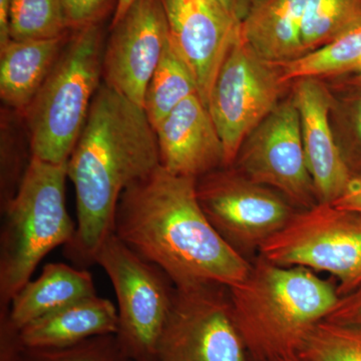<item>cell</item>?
I'll list each match as a JSON object with an SVG mask.
<instances>
[{"label": "cell", "instance_id": "cell-1", "mask_svg": "<svg viewBox=\"0 0 361 361\" xmlns=\"http://www.w3.org/2000/svg\"><path fill=\"white\" fill-rule=\"evenodd\" d=\"M160 166L156 130L146 111L101 84L66 163L75 187L78 224L65 253L77 267L96 264L99 248L115 234L123 192Z\"/></svg>", "mask_w": 361, "mask_h": 361}, {"label": "cell", "instance_id": "cell-2", "mask_svg": "<svg viewBox=\"0 0 361 361\" xmlns=\"http://www.w3.org/2000/svg\"><path fill=\"white\" fill-rule=\"evenodd\" d=\"M114 233L163 270L176 288L234 286L251 269L252 262L226 243L206 217L196 180L161 166L123 192Z\"/></svg>", "mask_w": 361, "mask_h": 361}, {"label": "cell", "instance_id": "cell-3", "mask_svg": "<svg viewBox=\"0 0 361 361\" xmlns=\"http://www.w3.org/2000/svg\"><path fill=\"white\" fill-rule=\"evenodd\" d=\"M233 317L252 361L299 355L306 337L334 310L337 284L300 266L258 255L243 281L227 287Z\"/></svg>", "mask_w": 361, "mask_h": 361}, {"label": "cell", "instance_id": "cell-4", "mask_svg": "<svg viewBox=\"0 0 361 361\" xmlns=\"http://www.w3.org/2000/svg\"><path fill=\"white\" fill-rule=\"evenodd\" d=\"M66 163L32 157L18 191L1 207L0 307H8L42 259L66 246L77 225L66 207Z\"/></svg>", "mask_w": 361, "mask_h": 361}, {"label": "cell", "instance_id": "cell-5", "mask_svg": "<svg viewBox=\"0 0 361 361\" xmlns=\"http://www.w3.org/2000/svg\"><path fill=\"white\" fill-rule=\"evenodd\" d=\"M103 56L102 23L71 32L44 84L23 113L32 157L52 164L68 163L101 85Z\"/></svg>", "mask_w": 361, "mask_h": 361}, {"label": "cell", "instance_id": "cell-6", "mask_svg": "<svg viewBox=\"0 0 361 361\" xmlns=\"http://www.w3.org/2000/svg\"><path fill=\"white\" fill-rule=\"evenodd\" d=\"M96 264L110 278L118 300V341L133 361H158L159 343L176 287L158 266L115 234L99 248Z\"/></svg>", "mask_w": 361, "mask_h": 361}, {"label": "cell", "instance_id": "cell-7", "mask_svg": "<svg viewBox=\"0 0 361 361\" xmlns=\"http://www.w3.org/2000/svg\"><path fill=\"white\" fill-rule=\"evenodd\" d=\"M258 255L329 273L337 280L339 296L345 295L361 284V216L332 204L298 210Z\"/></svg>", "mask_w": 361, "mask_h": 361}, {"label": "cell", "instance_id": "cell-8", "mask_svg": "<svg viewBox=\"0 0 361 361\" xmlns=\"http://www.w3.org/2000/svg\"><path fill=\"white\" fill-rule=\"evenodd\" d=\"M196 190L216 231L244 257L259 253L298 211L281 194L253 182L234 167H222L199 178Z\"/></svg>", "mask_w": 361, "mask_h": 361}, {"label": "cell", "instance_id": "cell-9", "mask_svg": "<svg viewBox=\"0 0 361 361\" xmlns=\"http://www.w3.org/2000/svg\"><path fill=\"white\" fill-rule=\"evenodd\" d=\"M286 82L281 70L257 56L240 35L216 78L209 111L231 167L246 137L274 110Z\"/></svg>", "mask_w": 361, "mask_h": 361}, {"label": "cell", "instance_id": "cell-10", "mask_svg": "<svg viewBox=\"0 0 361 361\" xmlns=\"http://www.w3.org/2000/svg\"><path fill=\"white\" fill-rule=\"evenodd\" d=\"M158 361H252L233 317L227 287L176 288Z\"/></svg>", "mask_w": 361, "mask_h": 361}, {"label": "cell", "instance_id": "cell-11", "mask_svg": "<svg viewBox=\"0 0 361 361\" xmlns=\"http://www.w3.org/2000/svg\"><path fill=\"white\" fill-rule=\"evenodd\" d=\"M231 167L281 194L298 210L318 204L293 97L278 104L246 137Z\"/></svg>", "mask_w": 361, "mask_h": 361}, {"label": "cell", "instance_id": "cell-12", "mask_svg": "<svg viewBox=\"0 0 361 361\" xmlns=\"http://www.w3.org/2000/svg\"><path fill=\"white\" fill-rule=\"evenodd\" d=\"M110 32L104 82L144 109L147 87L170 42L163 0H135Z\"/></svg>", "mask_w": 361, "mask_h": 361}, {"label": "cell", "instance_id": "cell-13", "mask_svg": "<svg viewBox=\"0 0 361 361\" xmlns=\"http://www.w3.org/2000/svg\"><path fill=\"white\" fill-rule=\"evenodd\" d=\"M163 4L171 42L191 71L199 97L209 110L216 78L241 21L216 0H163Z\"/></svg>", "mask_w": 361, "mask_h": 361}, {"label": "cell", "instance_id": "cell-14", "mask_svg": "<svg viewBox=\"0 0 361 361\" xmlns=\"http://www.w3.org/2000/svg\"><path fill=\"white\" fill-rule=\"evenodd\" d=\"M292 97L300 116L304 152L318 203H334L353 175L330 125L331 97L317 78L297 80Z\"/></svg>", "mask_w": 361, "mask_h": 361}, {"label": "cell", "instance_id": "cell-15", "mask_svg": "<svg viewBox=\"0 0 361 361\" xmlns=\"http://www.w3.org/2000/svg\"><path fill=\"white\" fill-rule=\"evenodd\" d=\"M160 164L172 174L198 180L224 167V149L199 96L183 101L156 128Z\"/></svg>", "mask_w": 361, "mask_h": 361}, {"label": "cell", "instance_id": "cell-16", "mask_svg": "<svg viewBox=\"0 0 361 361\" xmlns=\"http://www.w3.org/2000/svg\"><path fill=\"white\" fill-rule=\"evenodd\" d=\"M307 0H254L240 35L261 59L282 65L305 54L301 27Z\"/></svg>", "mask_w": 361, "mask_h": 361}, {"label": "cell", "instance_id": "cell-17", "mask_svg": "<svg viewBox=\"0 0 361 361\" xmlns=\"http://www.w3.org/2000/svg\"><path fill=\"white\" fill-rule=\"evenodd\" d=\"M118 329L115 304L94 295L25 325L20 329V339L27 348H63L92 337L116 334Z\"/></svg>", "mask_w": 361, "mask_h": 361}, {"label": "cell", "instance_id": "cell-18", "mask_svg": "<svg viewBox=\"0 0 361 361\" xmlns=\"http://www.w3.org/2000/svg\"><path fill=\"white\" fill-rule=\"evenodd\" d=\"M97 295L94 278L87 269L65 263H49L35 280H30L14 296L8 318L18 330L35 320L71 303Z\"/></svg>", "mask_w": 361, "mask_h": 361}, {"label": "cell", "instance_id": "cell-19", "mask_svg": "<svg viewBox=\"0 0 361 361\" xmlns=\"http://www.w3.org/2000/svg\"><path fill=\"white\" fill-rule=\"evenodd\" d=\"M9 40L0 47V97L23 113L44 84L70 37Z\"/></svg>", "mask_w": 361, "mask_h": 361}, {"label": "cell", "instance_id": "cell-20", "mask_svg": "<svg viewBox=\"0 0 361 361\" xmlns=\"http://www.w3.org/2000/svg\"><path fill=\"white\" fill-rule=\"evenodd\" d=\"M196 94L199 96L193 75L170 39L145 97L144 110L154 129L183 101Z\"/></svg>", "mask_w": 361, "mask_h": 361}, {"label": "cell", "instance_id": "cell-21", "mask_svg": "<svg viewBox=\"0 0 361 361\" xmlns=\"http://www.w3.org/2000/svg\"><path fill=\"white\" fill-rule=\"evenodd\" d=\"M361 27V0H307L301 39L305 54Z\"/></svg>", "mask_w": 361, "mask_h": 361}, {"label": "cell", "instance_id": "cell-22", "mask_svg": "<svg viewBox=\"0 0 361 361\" xmlns=\"http://www.w3.org/2000/svg\"><path fill=\"white\" fill-rule=\"evenodd\" d=\"M361 27L338 39L287 61L279 66L285 82L302 78H317L360 68Z\"/></svg>", "mask_w": 361, "mask_h": 361}, {"label": "cell", "instance_id": "cell-23", "mask_svg": "<svg viewBox=\"0 0 361 361\" xmlns=\"http://www.w3.org/2000/svg\"><path fill=\"white\" fill-rule=\"evenodd\" d=\"M11 39H51L70 33L63 0H11Z\"/></svg>", "mask_w": 361, "mask_h": 361}, {"label": "cell", "instance_id": "cell-24", "mask_svg": "<svg viewBox=\"0 0 361 361\" xmlns=\"http://www.w3.org/2000/svg\"><path fill=\"white\" fill-rule=\"evenodd\" d=\"M299 355L307 361H361V329L322 320L306 337Z\"/></svg>", "mask_w": 361, "mask_h": 361}, {"label": "cell", "instance_id": "cell-25", "mask_svg": "<svg viewBox=\"0 0 361 361\" xmlns=\"http://www.w3.org/2000/svg\"><path fill=\"white\" fill-rule=\"evenodd\" d=\"M16 361H133L116 334L92 337L63 348H27L21 343Z\"/></svg>", "mask_w": 361, "mask_h": 361}, {"label": "cell", "instance_id": "cell-26", "mask_svg": "<svg viewBox=\"0 0 361 361\" xmlns=\"http://www.w3.org/2000/svg\"><path fill=\"white\" fill-rule=\"evenodd\" d=\"M118 0H63L66 26L70 32L101 25L114 11Z\"/></svg>", "mask_w": 361, "mask_h": 361}, {"label": "cell", "instance_id": "cell-27", "mask_svg": "<svg viewBox=\"0 0 361 361\" xmlns=\"http://www.w3.org/2000/svg\"><path fill=\"white\" fill-rule=\"evenodd\" d=\"M346 137L341 149L351 175L361 176V92L349 99Z\"/></svg>", "mask_w": 361, "mask_h": 361}, {"label": "cell", "instance_id": "cell-28", "mask_svg": "<svg viewBox=\"0 0 361 361\" xmlns=\"http://www.w3.org/2000/svg\"><path fill=\"white\" fill-rule=\"evenodd\" d=\"M326 319L361 329V284L355 290L339 298Z\"/></svg>", "mask_w": 361, "mask_h": 361}, {"label": "cell", "instance_id": "cell-29", "mask_svg": "<svg viewBox=\"0 0 361 361\" xmlns=\"http://www.w3.org/2000/svg\"><path fill=\"white\" fill-rule=\"evenodd\" d=\"M336 208L361 216V176H353L343 193L331 203Z\"/></svg>", "mask_w": 361, "mask_h": 361}, {"label": "cell", "instance_id": "cell-30", "mask_svg": "<svg viewBox=\"0 0 361 361\" xmlns=\"http://www.w3.org/2000/svg\"><path fill=\"white\" fill-rule=\"evenodd\" d=\"M11 0H0V47L11 39Z\"/></svg>", "mask_w": 361, "mask_h": 361}, {"label": "cell", "instance_id": "cell-31", "mask_svg": "<svg viewBox=\"0 0 361 361\" xmlns=\"http://www.w3.org/2000/svg\"><path fill=\"white\" fill-rule=\"evenodd\" d=\"M253 1L254 0H234L235 16L240 21L243 20Z\"/></svg>", "mask_w": 361, "mask_h": 361}, {"label": "cell", "instance_id": "cell-32", "mask_svg": "<svg viewBox=\"0 0 361 361\" xmlns=\"http://www.w3.org/2000/svg\"><path fill=\"white\" fill-rule=\"evenodd\" d=\"M135 0H118V6L115 11V13L113 16V20H111V25L116 23L125 14L126 11L129 9V7L132 6Z\"/></svg>", "mask_w": 361, "mask_h": 361}, {"label": "cell", "instance_id": "cell-33", "mask_svg": "<svg viewBox=\"0 0 361 361\" xmlns=\"http://www.w3.org/2000/svg\"><path fill=\"white\" fill-rule=\"evenodd\" d=\"M216 1L219 2L221 6H224L225 8L227 9V11H229L230 13L234 14L235 16L234 0H216Z\"/></svg>", "mask_w": 361, "mask_h": 361}, {"label": "cell", "instance_id": "cell-34", "mask_svg": "<svg viewBox=\"0 0 361 361\" xmlns=\"http://www.w3.org/2000/svg\"><path fill=\"white\" fill-rule=\"evenodd\" d=\"M271 361H307L301 357L300 355L292 356V357L280 358V360H275Z\"/></svg>", "mask_w": 361, "mask_h": 361}, {"label": "cell", "instance_id": "cell-35", "mask_svg": "<svg viewBox=\"0 0 361 361\" xmlns=\"http://www.w3.org/2000/svg\"><path fill=\"white\" fill-rule=\"evenodd\" d=\"M358 71H360V75H361V63H360V68H358Z\"/></svg>", "mask_w": 361, "mask_h": 361}]
</instances>
